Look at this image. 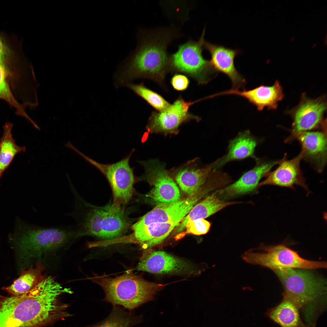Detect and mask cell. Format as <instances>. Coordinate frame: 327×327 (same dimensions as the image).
<instances>
[{
	"instance_id": "obj_1",
	"label": "cell",
	"mask_w": 327,
	"mask_h": 327,
	"mask_svg": "<svg viewBox=\"0 0 327 327\" xmlns=\"http://www.w3.org/2000/svg\"><path fill=\"white\" fill-rule=\"evenodd\" d=\"M179 36L177 30L172 26L167 28L140 31L136 48L121 70L118 83L126 85L131 81L139 78L162 82L170 67L167 47Z\"/></svg>"
},
{
	"instance_id": "obj_2",
	"label": "cell",
	"mask_w": 327,
	"mask_h": 327,
	"mask_svg": "<svg viewBox=\"0 0 327 327\" xmlns=\"http://www.w3.org/2000/svg\"><path fill=\"white\" fill-rule=\"evenodd\" d=\"M71 192L74 199L73 208L65 215L75 220L78 229V238L91 236L111 240L126 230L128 223L121 206L113 203L93 207L83 200L76 189Z\"/></svg>"
},
{
	"instance_id": "obj_3",
	"label": "cell",
	"mask_w": 327,
	"mask_h": 327,
	"mask_svg": "<svg viewBox=\"0 0 327 327\" xmlns=\"http://www.w3.org/2000/svg\"><path fill=\"white\" fill-rule=\"evenodd\" d=\"M22 225L18 245L24 256L36 261V263L43 264V261L56 255L78 239V229L75 224L50 227Z\"/></svg>"
},
{
	"instance_id": "obj_4",
	"label": "cell",
	"mask_w": 327,
	"mask_h": 327,
	"mask_svg": "<svg viewBox=\"0 0 327 327\" xmlns=\"http://www.w3.org/2000/svg\"><path fill=\"white\" fill-rule=\"evenodd\" d=\"M90 279L103 289L105 296L103 301L129 311L152 300L156 293L164 286L146 281L131 270L114 278L105 274L101 276L94 274Z\"/></svg>"
},
{
	"instance_id": "obj_5",
	"label": "cell",
	"mask_w": 327,
	"mask_h": 327,
	"mask_svg": "<svg viewBox=\"0 0 327 327\" xmlns=\"http://www.w3.org/2000/svg\"><path fill=\"white\" fill-rule=\"evenodd\" d=\"M284 288L283 296L302 307L325 296L326 281L309 269L292 268L273 270Z\"/></svg>"
},
{
	"instance_id": "obj_6",
	"label": "cell",
	"mask_w": 327,
	"mask_h": 327,
	"mask_svg": "<svg viewBox=\"0 0 327 327\" xmlns=\"http://www.w3.org/2000/svg\"><path fill=\"white\" fill-rule=\"evenodd\" d=\"M257 249L263 252L250 249L242 256L243 260L250 264L259 265L272 270L288 268L310 270L327 267L326 262L303 259L296 252L283 244L262 245Z\"/></svg>"
},
{
	"instance_id": "obj_7",
	"label": "cell",
	"mask_w": 327,
	"mask_h": 327,
	"mask_svg": "<svg viewBox=\"0 0 327 327\" xmlns=\"http://www.w3.org/2000/svg\"><path fill=\"white\" fill-rule=\"evenodd\" d=\"M205 31L204 28L197 41L190 40L180 45L169 57L170 67L191 76L201 84H206L217 73L202 55Z\"/></svg>"
},
{
	"instance_id": "obj_8",
	"label": "cell",
	"mask_w": 327,
	"mask_h": 327,
	"mask_svg": "<svg viewBox=\"0 0 327 327\" xmlns=\"http://www.w3.org/2000/svg\"><path fill=\"white\" fill-rule=\"evenodd\" d=\"M71 150L97 169L106 177L112 189L113 203L121 206L130 200L133 193L135 179L130 160L134 150L121 160L112 164H101L88 157L74 146Z\"/></svg>"
},
{
	"instance_id": "obj_9",
	"label": "cell",
	"mask_w": 327,
	"mask_h": 327,
	"mask_svg": "<svg viewBox=\"0 0 327 327\" xmlns=\"http://www.w3.org/2000/svg\"><path fill=\"white\" fill-rule=\"evenodd\" d=\"M145 170L141 177L153 187L147 196L158 203H170L180 199L177 184L166 168V164L158 159L140 160Z\"/></svg>"
},
{
	"instance_id": "obj_10",
	"label": "cell",
	"mask_w": 327,
	"mask_h": 327,
	"mask_svg": "<svg viewBox=\"0 0 327 327\" xmlns=\"http://www.w3.org/2000/svg\"><path fill=\"white\" fill-rule=\"evenodd\" d=\"M201 101L187 102L180 97L165 111L153 112L146 127L148 133L176 135L182 124L192 119L200 121V118L190 113L189 109L192 105Z\"/></svg>"
},
{
	"instance_id": "obj_11",
	"label": "cell",
	"mask_w": 327,
	"mask_h": 327,
	"mask_svg": "<svg viewBox=\"0 0 327 327\" xmlns=\"http://www.w3.org/2000/svg\"><path fill=\"white\" fill-rule=\"evenodd\" d=\"M212 191L211 187L204 186L193 194L177 201L158 203L134 225L141 226L181 220L201 199Z\"/></svg>"
},
{
	"instance_id": "obj_12",
	"label": "cell",
	"mask_w": 327,
	"mask_h": 327,
	"mask_svg": "<svg viewBox=\"0 0 327 327\" xmlns=\"http://www.w3.org/2000/svg\"><path fill=\"white\" fill-rule=\"evenodd\" d=\"M215 163L202 167L199 158H195L167 171L182 191L189 196L219 174L220 170L214 168Z\"/></svg>"
},
{
	"instance_id": "obj_13",
	"label": "cell",
	"mask_w": 327,
	"mask_h": 327,
	"mask_svg": "<svg viewBox=\"0 0 327 327\" xmlns=\"http://www.w3.org/2000/svg\"><path fill=\"white\" fill-rule=\"evenodd\" d=\"M136 269L155 274L192 273L194 266L188 262L165 252L144 249Z\"/></svg>"
},
{
	"instance_id": "obj_14",
	"label": "cell",
	"mask_w": 327,
	"mask_h": 327,
	"mask_svg": "<svg viewBox=\"0 0 327 327\" xmlns=\"http://www.w3.org/2000/svg\"><path fill=\"white\" fill-rule=\"evenodd\" d=\"M326 109V103L322 98L303 100L293 113L292 128L286 141H291L302 133L317 127Z\"/></svg>"
},
{
	"instance_id": "obj_15",
	"label": "cell",
	"mask_w": 327,
	"mask_h": 327,
	"mask_svg": "<svg viewBox=\"0 0 327 327\" xmlns=\"http://www.w3.org/2000/svg\"><path fill=\"white\" fill-rule=\"evenodd\" d=\"M303 157L301 151L292 159L287 160L284 158L280 160L279 166L266 175L265 180L259 183L257 188L266 185H272L293 189L295 185H297L309 193V188L300 168V162Z\"/></svg>"
},
{
	"instance_id": "obj_16",
	"label": "cell",
	"mask_w": 327,
	"mask_h": 327,
	"mask_svg": "<svg viewBox=\"0 0 327 327\" xmlns=\"http://www.w3.org/2000/svg\"><path fill=\"white\" fill-rule=\"evenodd\" d=\"M204 48L211 55L210 64L216 72L227 75L231 80L233 88L239 89L244 87L246 83L245 78L236 69L234 64L235 57L240 52L238 49H233L223 46L215 45L205 41Z\"/></svg>"
},
{
	"instance_id": "obj_17",
	"label": "cell",
	"mask_w": 327,
	"mask_h": 327,
	"mask_svg": "<svg viewBox=\"0 0 327 327\" xmlns=\"http://www.w3.org/2000/svg\"><path fill=\"white\" fill-rule=\"evenodd\" d=\"M253 168L244 174L237 181L227 187L216 191L217 194L228 198L249 193L255 189L261 178L269 172L271 169L278 164L279 161H260L257 159Z\"/></svg>"
},
{
	"instance_id": "obj_18",
	"label": "cell",
	"mask_w": 327,
	"mask_h": 327,
	"mask_svg": "<svg viewBox=\"0 0 327 327\" xmlns=\"http://www.w3.org/2000/svg\"><path fill=\"white\" fill-rule=\"evenodd\" d=\"M302 146L304 158L319 171H321L326 163L327 138L325 132L308 131L297 138Z\"/></svg>"
},
{
	"instance_id": "obj_19",
	"label": "cell",
	"mask_w": 327,
	"mask_h": 327,
	"mask_svg": "<svg viewBox=\"0 0 327 327\" xmlns=\"http://www.w3.org/2000/svg\"><path fill=\"white\" fill-rule=\"evenodd\" d=\"M240 203L242 202L223 200L218 197L216 192L197 203L175 227L174 233L177 234L181 233L191 221L205 219L228 206Z\"/></svg>"
},
{
	"instance_id": "obj_20",
	"label": "cell",
	"mask_w": 327,
	"mask_h": 327,
	"mask_svg": "<svg viewBox=\"0 0 327 327\" xmlns=\"http://www.w3.org/2000/svg\"><path fill=\"white\" fill-rule=\"evenodd\" d=\"M257 144L249 130L240 132L230 141L227 154L216 161L214 168L219 170L230 161L248 157L256 160L257 159L255 156L254 152Z\"/></svg>"
},
{
	"instance_id": "obj_21",
	"label": "cell",
	"mask_w": 327,
	"mask_h": 327,
	"mask_svg": "<svg viewBox=\"0 0 327 327\" xmlns=\"http://www.w3.org/2000/svg\"><path fill=\"white\" fill-rule=\"evenodd\" d=\"M301 308L291 299L283 297L282 301L269 309L266 315L281 327H309L302 321L300 316Z\"/></svg>"
},
{
	"instance_id": "obj_22",
	"label": "cell",
	"mask_w": 327,
	"mask_h": 327,
	"mask_svg": "<svg viewBox=\"0 0 327 327\" xmlns=\"http://www.w3.org/2000/svg\"><path fill=\"white\" fill-rule=\"evenodd\" d=\"M45 266L41 263L31 265L28 269H22L19 277L10 286L2 289L12 296L22 295L30 290L43 281L48 276L44 274Z\"/></svg>"
},
{
	"instance_id": "obj_23",
	"label": "cell",
	"mask_w": 327,
	"mask_h": 327,
	"mask_svg": "<svg viewBox=\"0 0 327 327\" xmlns=\"http://www.w3.org/2000/svg\"><path fill=\"white\" fill-rule=\"evenodd\" d=\"M12 127L11 123H6L3 127V133L0 139V178L15 155L26 150L25 147H21L16 144L12 133Z\"/></svg>"
},
{
	"instance_id": "obj_24",
	"label": "cell",
	"mask_w": 327,
	"mask_h": 327,
	"mask_svg": "<svg viewBox=\"0 0 327 327\" xmlns=\"http://www.w3.org/2000/svg\"><path fill=\"white\" fill-rule=\"evenodd\" d=\"M140 316L122 307L113 305L109 315L104 319L94 324V327H132L139 324Z\"/></svg>"
},
{
	"instance_id": "obj_25",
	"label": "cell",
	"mask_w": 327,
	"mask_h": 327,
	"mask_svg": "<svg viewBox=\"0 0 327 327\" xmlns=\"http://www.w3.org/2000/svg\"><path fill=\"white\" fill-rule=\"evenodd\" d=\"M4 63L0 61V99L14 108L16 114L25 117L31 123L33 121L25 113L24 109L15 98L7 81V71Z\"/></svg>"
},
{
	"instance_id": "obj_26",
	"label": "cell",
	"mask_w": 327,
	"mask_h": 327,
	"mask_svg": "<svg viewBox=\"0 0 327 327\" xmlns=\"http://www.w3.org/2000/svg\"><path fill=\"white\" fill-rule=\"evenodd\" d=\"M126 85L160 112L165 111L171 105L161 95L147 88L142 83H129Z\"/></svg>"
},
{
	"instance_id": "obj_27",
	"label": "cell",
	"mask_w": 327,
	"mask_h": 327,
	"mask_svg": "<svg viewBox=\"0 0 327 327\" xmlns=\"http://www.w3.org/2000/svg\"><path fill=\"white\" fill-rule=\"evenodd\" d=\"M211 225V223L205 219H197L190 222L185 230L176 235L175 238L177 240L190 233L196 235L205 234L209 231Z\"/></svg>"
},
{
	"instance_id": "obj_28",
	"label": "cell",
	"mask_w": 327,
	"mask_h": 327,
	"mask_svg": "<svg viewBox=\"0 0 327 327\" xmlns=\"http://www.w3.org/2000/svg\"><path fill=\"white\" fill-rule=\"evenodd\" d=\"M171 84L174 89L179 91L187 89L189 83L188 78L185 75L176 74L172 78Z\"/></svg>"
},
{
	"instance_id": "obj_29",
	"label": "cell",
	"mask_w": 327,
	"mask_h": 327,
	"mask_svg": "<svg viewBox=\"0 0 327 327\" xmlns=\"http://www.w3.org/2000/svg\"><path fill=\"white\" fill-rule=\"evenodd\" d=\"M6 54V46L0 37V61L4 63Z\"/></svg>"
},
{
	"instance_id": "obj_30",
	"label": "cell",
	"mask_w": 327,
	"mask_h": 327,
	"mask_svg": "<svg viewBox=\"0 0 327 327\" xmlns=\"http://www.w3.org/2000/svg\"><path fill=\"white\" fill-rule=\"evenodd\" d=\"M94 324L91 325L89 326H88L87 327H94Z\"/></svg>"
},
{
	"instance_id": "obj_31",
	"label": "cell",
	"mask_w": 327,
	"mask_h": 327,
	"mask_svg": "<svg viewBox=\"0 0 327 327\" xmlns=\"http://www.w3.org/2000/svg\"><path fill=\"white\" fill-rule=\"evenodd\" d=\"M4 297L0 295V300H1Z\"/></svg>"
},
{
	"instance_id": "obj_32",
	"label": "cell",
	"mask_w": 327,
	"mask_h": 327,
	"mask_svg": "<svg viewBox=\"0 0 327 327\" xmlns=\"http://www.w3.org/2000/svg\"><path fill=\"white\" fill-rule=\"evenodd\" d=\"M315 45H316V44H314V45H313V46L312 47H314V46Z\"/></svg>"
}]
</instances>
